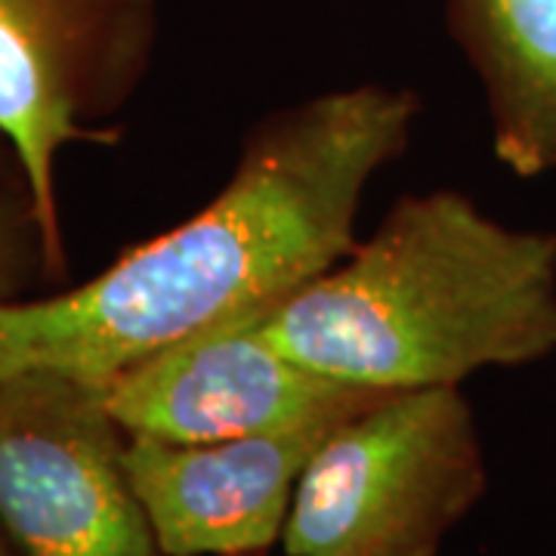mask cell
Returning <instances> with one entry per match:
<instances>
[{"mask_svg":"<svg viewBox=\"0 0 556 556\" xmlns=\"http://www.w3.org/2000/svg\"><path fill=\"white\" fill-rule=\"evenodd\" d=\"M412 87L362 80L273 109L211 201L100 276L0 300V380L62 371L105 383L161 346L269 309L358 241L371 182L412 146Z\"/></svg>","mask_w":556,"mask_h":556,"instance_id":"cell-1","label":"cell"},{"mask_svg":"<svg viewBox=\"0 0 556 556\" xmlns=\"http://www.w3.org/2000/svg\"><path fill=\"white\" fill-rule=\"evenodd\" d=\"M260 328L300 365L378 393L526 368L556 353V232L501 223L457 189L408 192Z\"/></svg>","mask_w":556,"mask_h":556,"instance_id":"cell-2","label":"cell"},{"mask_svg":"<svg viewBox=\"0 0 556 556\" xmlns=\"http://www.w3.org/2000/svg\"><path fill=\"white\" fill-rule=\"evenodd\" d=\"M485 482L460 387L390 393L338 424L309 457L281 544L288 556H439Z\"/></svg>","mask_w":556,"mask_h":556,"instance_id":"cell-3","label":"cell"},{"mask_svg":"<svg viewBox=\"0 0 556 556\" xmlns=\"http://www.w3.org/2000/svg\"><path fill=\"white\" fill-rule=\"evenodd\" d=\"M159 40L161 0H0V134L31 182L50 278H65L62 149L118 142Z\"/></svg>","mask_w":556,"mask_h":556,"instance_id":"cell-4","label":"cell"},{"mask_svg":"<svg viewBox=\"0 0 556 556\" xmlns=\"http://www.w3.org/2000/svg\"><path fill=\"white\" fill-rule=\"evenodd\" d=\"M102 383L0 380V526L22 556H159Z\"/></svg>","mask_w":556,"mask_h":556,"instance_id":"cell-5","label":"cell"},{"mask_svg":"<svg viewBox=\"0 0 556 556\" xmlns=\"http://www.w3.org/2000/svg\"><path fill=\"white\" fill-rule=\"evenodd\" d=\"M266 309L161 346L102 383L127 437L223 442L350 415L390 393L325 378L263 334Z\"/></svg>","mask_w":556,"mask_h":556,"instance_id":"cell-6","label":"cell"},{"mask_svg":"<svg viewBox=\"0 0 556 556\" xmlns=\"http://www.w3.org/2000/svg\"><path fill=\"white\" fill-rule=\"evenodd\" d=\"M350 415L195 445L127 437L124 467L161 554L251 556L273 547L309 457Z\"/></svg>","mask_w":556,"mask_h":556,"instance_id":"cell-7","label":"cell"},{"mask_svg":"<svg viewBox=\"0 0 556 556\" xmlns=\"http://www.w3.org/2000/svg\"><path fill=\"white\" fill-rule=\"evenodd\" d=\"M445 31L479 84L497 164L556 174V0H445Z\"/></svg>","mask_w":556,"mask_h":556,"instance_id":"cell-8","label":"cell"},{"mask_svg":"<svg viewBox=\"0 0 556 556\" xmlns=\"http://www.w3.org/2000/svg\"><path fill=\"white\" fill-rule=\"evenodd\" d=\"M38 278H50L38 204L13 142L0 134V300L25 298Z\"/></svg>","mask_w":556,"mask_h":556,"instance_id":"cell-9","label":"cell"},{"mask_svg":"<svg viewBox=\"0 0 556 556\" xmlns=\"http://www.w3.org/2000/svg\"><path fill=\"white\" fill-rule=\"evenodd\" d=\"M0 556H13V554H10V547H7V541H3V538H0Z\"/></svg>","mask_w":556,"mask_h":556,"instance_id":"cell-10","label":"cell"}]
</instances>
